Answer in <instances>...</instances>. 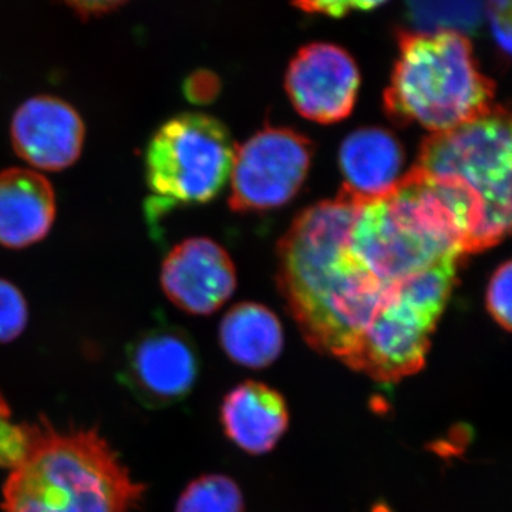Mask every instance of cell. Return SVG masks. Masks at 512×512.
<instances>
[{
	"mask_svg": "<svg viewBox=\"0 0 512 512\" xmlns=\"http://www.w3.org/2000/svg\"><path fill=\"white\" fill-rule=\"evenodd\" d=\"M494 99L495 84L466 35L399 33V55L384 93L386 113L397 124L446 133L490 113Z\"/></svg>",
	"mask_w": 512,
	"mask_h": 512,
	"instance_id": "cell-3",
	"label": "cell"
},
{
	"mask_svg": "<svg viewBox=\"0 0 512 512\" xmlns=\"http://www.w3.org/2000/svg\"><path fill=\"white\" fill-rule=\"evenodd\" d=\"M222 426L229 440L249 454L269 453L289 424L288 407L276 390L259 382H245L222 403Z\"/></svg>",
	"mask_w": 512,
	"mask_h": 512,
	"instance_id": "cell-13",
	"label": "cell"
},
{
	"mask_svg": "<svg viewBox=\"0 0 512 512\" xmlns=\"http://www.w3.org/2000/svg\"><path fill=\"white\" fill-rule=\"evenodd\" d=\"M25 446L26 426L12 420L8 403L0 394V468L16 466Z\"/></svg>",
	"mask_w": 512,
	"mask_h": 512,
	"instance_id": "cell-19",
	"label": "cell"
},
{
	"mask_svg": "<svg viewBox=\"0 0 512 512\" xmlns=\"http://www.w3.org/2000/svg\"><path fill=\"white\" fill-rule=\"evenodd\" d=\"M359 67L342 47L313 43L293 57L285 77L295 110L320 124L345 120L359 93Z\"/></svg>",
	"mask_w": 512,
	"mask_h": 512,
	"instance_id": "cell-8",
	"label": "cell"
},
{
	"mask_svg": "<svg viewBox=\"0 0 512 512\" xmlns=\"http://www.w3.org/2000/svg\"><path fill=\"white\" fill-rule=\"evenodd\" d=\"M55 218V191L42 174L26 168H8L0 173L2 247H32L47 237Z\"/></svg>",
	"mask_w": 512,
	"mask_h": 512,
	"instance_id": "cell-11",
	"label": "cell"
},
{
	"mask_svg": "<svg viewBox=\"0 0 512 512\" xmlns=\"http://www.w3.org/2000/svg\"><path fill=\"white\" fill-rule=\"evenodd\" d=\"M511 262L494 272L487 289V308L495 322L507 332L511 330Z\"/></svg>",
	"mask_w": 512,
	"mask_h": 512,
	"instance_id": "cell-18",
	"label": "cell"
},
{
	"mask_svg": "<svg viewBox=\"0 0 512 512\" xmlns=\"http://www.w3.org/2000/svg\"><path fill=\"white\" fill-rule=\"evenodd\" d=\"M313 146L291 128L266 127L235 150L229 207L238 212L282 207L298 194Z\"/></svg>",
	"mask_w": 512,
	"mask_h": 512,
	"instance_id": "cell-6",
	"label": "cell"
},
{
	"mask_svg": "<svg viewBox=\"0 0 512 512\" xmlns=\"http://www.w3.org/2000/svg\"><path fill=\"white\" fill-rule=\"evenodd\" d=\"M220 90L217 76L207 70L192 73L184 83V94L192 103L207 104L217 97Z\"/></svg>",
	"mask_w": 512,
	"mask_h": 512,
	"instance_id": "cell-22",
	"label": "cell"
},
{
	"mask_svg": "<svg viewBox=\"0 0 512 512\" xmlns=\"http://www.w3.org/2000/svg\"><path fill=\"white\" fill-rule=\"evenodd\" d=\"M29 319L28 302L12 282L0 279V343L22 335Z\"/></svg>",
	"mask_w": 512,
	"mask_h": 512,
	"instance_id": "cell-17",
	"label": "cell"
},
{
	"mask_svg": "<svg viewBox=\"0 0 512 512\" xmlns=\"http://www.w3.org/2000/svg\"><path fill=\"white\" fill-rule=\"evenodd\" d=\"M161 288L181 311L211 315L237 288L231 256L210 238H190L175 245L161 266Z\"/></svg>",
	"mask_w": 512,
	"mask_h": 512,
	"instance_id": "cell-9",
	"label": "cell"
},
{
	"mask_svg": "<svg viewBox=\"0 0 512 512\" xmlns=\"http://www.w3.org/2000/svg\"><path fill=\"white\" fill-rule=\"evenodd\" d=\"M220 342L232 362L249 369H264L281 355L284 330L278 316L266 306L241 303L222 319Z\"/></svg>",
	"mask_w": 512,
	"mask_h": 512,
	"instance_id": "cell-14",
	"label": "cell"
},
{
	"mask_svg": "<svg viewBox=\"0 0 512 512\" xmlns=\"http://www.w3.org/2000/svg\"><path fill=\"white\" fill-rule=\"evenodd\" d=\"M488 0H406L417 32H451L468 35L483 23Z\"/></svg>",
	"mask_w": 512,
	"mask_h": 512,
	"instance_id": "cell-15",
	"label": "cell"
},
{
	"mask_svg": "<svg viewBox=\"0 0 512 512\" xmlns=\"http://www.w3.org/2000/svg\"><path fill=\"white\" fill-rule=\"evenodd\" d=\"M387 0H295L296 8L306 13H319L330 18H343L353 10L379 8Z\"/></svg>",
	"mask_w": 512,
	"mask_h": 512,
	"instance_id": "cell-21",
	"label": "cell"
},
{
	"mask_svg": "<svg viewBox=\"0 0 512 512\" xmlns=\"http://www.w3.org/2000/svg\"><path fill=\"white\" fill-rule=\"evenodd\" d=\"M26 446L3 487V512H131L136 483L106 440L93 430L25 424Z\"/></svg>",
	"mask_w": 512,
	"mask_h": 512,
	"instance_id": "cell-2",
	"label": "cell"
},
{
	"mask_svg": "<svg viewBox=\"0 0 512 512\" xmlns=\"http://www.w3.org/2000/svg\"><path fill=\"white\" fill-rule=\"evenodd\" d=\"M468 255L466 222L412 170L386 197L342 190L299 214L286 238V288L313 348L349 363L387 320L443 315Z\"/></svg>",
	"mask_w": 512,
	"mask_h": 512,
	"instance_id": "cell-1",
	"label": "cell"
},
{
	"mask_svg": "<svg viewBox=\"0 0 512 512\" xmlns=\"http://www.w3.org/2000/svg\"><path fill=\"white\" fill-rule=\"evenodd\" d=\"M484 18L490 22L495 46L505 56L511 53V0H488Z\"/></svg>",
	"mask_w": 512,
	"mask_h": 512,
	"instance_id": "cell-20",
	"label": "cell"
},
{
	"mask_svg": "<svg viewBox=\"0 0 512 512\" xmlns=\"http://www.w3.org/2000/svg\"><path fill=\"white\" fill-rule=\"evenodd\" d=\"M70 9L79 13L80 16L93 18V16H101L104 13L113 12V10L127 5L131 0H62Z\"/></svg>",
	"mask_w": 512,
	"mask_h": 512,
	"instance_id": "cell-23",
	"label": "cell"
},
{
	"mask_svg": "<svg viewBox=\"0 0 512 512\" xmlns=\"http://www.w3.org/2000/svg\"><path fill=\"white\" fill-rule=\"evenodd\" d=\"M342 190L360 200L386 197L403 180L404 150L393 133L363 127L343 141L339 151Z\"/></svg>",
	"mask_w": 512,
	"mask_h": 512,
	"instance_id": "cell-12",
	"label": "cell"
},
{
	"mask_svg": "<svg viewBox=\"0 0 512 512\" xmlns=\"http://www.w3.org/2000/svg\"><path fill=\"white\" fill-rule=\"evenodd\" d=\"M175 512H245L244 497L234 480L214 474L192 481Z\"/></svg>",
	"mask_w": 512,
	"mask_h": 512,
	"instance_id": "cell-16",
	"label": "cell"
},
{
	"mask_svg": "<svg viewBox=\"0 0 512 512\" xmlns=\"http://www.w3.org/2000/svg\"><path fill=\"white\" fill-rule=\"evenodd\" d=\"M10 138L15 153L32 167L63 171L79 160L86 127L72 104L42 94L15 111Z\"/></svg>",
	"mask_w": 512,
	"mask_h": 512,
	"instance_id": "cell-10",
	"label": "cell"
},
{
	"mask_svg": "<svg viewBox=\"0 0 512 512\" xmlns=\"http://www.w3.org/2000/svg\"><path fill=\"white\" fill-rule=\"evenodd\" d=\"M511 119L495 106L464 126L431 134L421 143L414 170L456 185L480 215L485 249L511 228Z\"/></svg>",
	"mask_w": 512,
	"mask_h": 512,
	"instance_id": "cell-4",
	"label": "cell"
},
{
	"mask_svg": "<svg viewBox=\"0 0 512 512\" xmlns=\"http://www.w3.org/2000/svg\"><path fill=\"white\" fill-rule=\"evenodd\" d=\"M198 373L200 359L188 333L158 325L128 346L121 379L138 402L158 409L185 399Z\"/></svg>",
	"mask_w": 512,
	"mask_h": 512,
	"instance_id": "cell-7",
	"label": "cell"
},
{
	"mask_svg": "<svg viewBox=\"0 0 512 512\" xmlns=\"http://www.w3.org/2000/svg\"><path fill=\"white\" fill-rule=\"evenodd\" d=\"M235 150L225 124L207 114H178L161 124L146 151L151 217L214 200L231 177Z\"/></svg>",
	"mask_w": 512,
	"mask_h": 512,
	"instance_id": "cell-5",
	"label": "cell"
}]
</instances>
